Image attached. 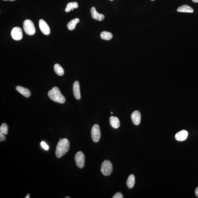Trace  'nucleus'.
<instances>
[{
    "mask_svg": "<svg viewBox=\"0 0 198 198\" xmlns=\"http://www.w3.org/2000/svg\"><path fill=\"white\" fill-rule=\"evenodd\" d=\"M3 1H15V0H3Z\"/></svg>",
    "mask_w": 198,
    "mask_h": 198,
    "instance_id": "nucleus-28",
    "label": "nucleus"
},
{
    "mask_svg": "<svg viewBox=\"0 0 198 198\" xmlns=\"http://www.w3.org/2000/svg\"><path fill=\"white\" fill-rule=\"evenodd\" d=\"M100 37L105 40L109 41L112 39L113 35L109 32L104 31L100 33Z\"/></svg>",
    "mask_w": 198,
    "mask_h": 198,
    "instance_id": "nucleus-18",
    "label": "nucleus"
},
{
    "mask_svg": "<svg viewBox=\"0 0 198 198\" xmlns=\"http://www.w3.org/2000/svg\"><path fill=\"white\" fill-rule=\"evenodd\" d=\"M188 136V132L187 131L183 130L176 134V140L179 141H183L186 140Z\"/></svg>",
    "mask_w": 198,
    "mask_h": 198,
    "instance_id": "nucleus-9",
    "label": "nucleus"
},
{
    "mask_svg": "<svg viewBox=\"0 0 198 198\" xmlns=\"http://www.w3.org/2000/svg\"><path fill=\"white\" fill-rule=\"evenodd\" d=\"M24 31L28 35H33L35 33V28L32 21L29 19L25 20L23 23Z\"/></svg>",
    "mask_w": 198,
    "mask_h": 198,
    "instance_id": "nucleus-3",
    "label": "nucleus"
},
{
    "mask_svg": "<svg viewBox=\"0 0 198 198\" xmlns=\"http://www.w3.org/2000/svg\"><path fill=\"white\" fill-rule=\"evenodd\" d=\"M78 7V4L77 2H70L67 5L65 9V12H69L71 10H73L74 9H76Z\"/></svg>",
    "mask_w": 198,
    "mask_h": 198,
    "instance_id": "nucleus-19",
    "label": "nucleus"
},
{
    "mask_svg": "<svg viewBox=\"0 0 198 198\" xmlns=\"http://www.w3.org/2000/svg\"><path fill=\"white\" fill-rule=\"evenodd\" d=\"M8 128L7 124L4 123L0 127V132L4 135H7L8 134Z\"/></svg>",
    "mask_w": 198,
    "mask_h": 198,
    "instance_id": "nucleus-21",
    "label": "nucleus"
},
{
    "mask_svg": "<svg viewBox=\"0 0 198 198\" xmlns=\"http://www.w3.org/2000/svg\"><path fill=\"white\" fill-rule=\"evenodd\" d=\"M91 135L92 140L95 143H97L99 141L100 137V132L99 126L95 124L92 127L91 131Z\"/></svg>",
    "mask_w": 198,
    "mask_h": 198,
    "instance_id": "nucleus-5",
    "label": "nucleus"
},
{
    "mask_svg": "<svg viewBox=\"0 0 198 198\" xmlns=\"http://www.w3.org/2000/svg\"><path fill=\"white\" fill-rule=\"evenodd\" d=\"M111 114H113V112H111Z\"/></svg>",
    "mask_w": 198,
    "mask_h": 198,
    "instance_id": "nucleus-31",
    "label": "nucleus"
},
{
    "mask_svg": "<svg viewBox=\"0 0 198 198\" xmlns=\"http://www.w3.org/2000/svg\"><path fill=\"white\" fill-rule=\"evenodd\" d=\"M54 71L58 76H63L64 74V70L63 68L58 64H55L54 66Z\"/></svg>",
    "mask_w": 198,
    "mask_h": 198,
    "instance_id": "nucleus-20",
    "label": "nucleus"
},
{
    "mask_svg": "<svg viewBox=\"0 0 198 198\" xmlns=\"http://www.w3.org/2000/svg\"><path fill=\"white\" fill-rule=\"evenodd\" d=\"M41 145L42 148L46 150H48L49 149V146H48L47 144L44 141H42L41 143Z\"/></svg>",
    "mask_w": 198,
    "mask_h": 198,
    "instance_id": "nucleus-22",
    "label": "nucleus"
},
{
    "mask_svg": "<svg viewBox=\"0 0 198 198\" xmlns=\"http://www.w3.org/2000/svg\"><path fill=\"white\" fill-rule=\"evenodd\" d=\"M11 34L13 39L15 41H20L23 38V32L20 27H14L11 31Z\"/></svg>",
    "mask_w": 198,
    "mask_h": 198,
    "instance_id": "nucleus-7",
    "label": "nucleus"
},
{
    "mask_svg": "<svg viewBox=\"0 0 198 198\" xmlns=\"http://www.w3.org/2000/svg\"><path fill=\"white\" fill-rule=\"evenodd\" d=\"M101 172L104 175L107 176L111 174L113 171V166L110 161L106 160L101 164Z\"/></svg>",
    "mask_w": 198,
    "mask_h": 198,
    "instance_id": "nucleus-4",
    "label": "nucleus"
},
{
    "mask_svg": "<svg viewBox=\"0 0 198 198\" xmlns=\"http://www.w3.org/2000/svg\"><path fill=\"white\" fill-rule=\"evenodd\" d=\"M177 12H179L189 13H192L194 12V10L188 5H183L179 7L177 10Z\"/></svg>",
    "mask_w": 198,
    "mask_h": 198,
    "instance_id": "nucleus-15",
    "label": "nucleus"
},
{
    "mask_svg": "<svg viewBox=\"0 0 198 198\" xmlns=\"http://www.w3.org/2000/svg\"><path fill=\"white\" fill-rule=\"evenodd\" d=\"M70 198V197H65V198Z\"/></svg>",
    "mask_w": 198,
    "mask_h": 198,
    "instance_id": "nucleus-29",
    "label": "nucleus"
},
{
    "mask_svg": "<svg viewBox=\"0 0 198 198\" xmlns=\"http://www.w3.org/2000/svg\"><path fill=\"white\" fill-rule=\"evenodd\" d=\"M193 2L198 3V0H192Z\"/></svg>",
    "mask_w": 198,
    "mask_h": 198,
    "instance_id": "nucleus-26",
    "label": "nucleus"
},
{
    "mask_svg": "<svg viewBox=\"0 0 198 198\" xmlns=\"http://www.w3.org/2000/svg\"><path fill=\"white\" fill-rule=\"evenodd\" d=\"M135 183V176L133 174H131L128 178L127 182H126L128 188L129 189H132L134 186Z\"/></svg>",
    "mask_w": 198,
    "mask_h": 198,
    "instance_id": "nucleus-16",
    "label": "nucleus"
},
{
    "mask_svg": "<svg viewBox=\"0 0 198 198\" xmlns=\"http://www.w3.org/2000/svg\"><path fill=\"white\" fill-rule=\"evenodd\" d=\"M69 148V142L66 138L60 140L57 144L55 151L57 157L60 158L68 152Z\"/></svg>",
    "mask_w": 198,
    "mask_h": 198,
    "instance_id": "nucleus-1",
    "label": "nucleus"
},
{
    "mask_svg": "<svg viewBox=\"0 0 198 198\" xmlns=\"http://www.w3.org/2000/svg\"><path fill=\"white\" fill-rule=\"evenodd\" d=\"M39 27L41 31L46 35H49L50 33V28L46 22L42 19L39 20Z\"/></svg>",
    "mask_w": 198,
    "mask_h": 198,
    "instance_id": "nucleus-8",
    "label": "nucleus"
},
{
    "mask_svg": "<svg viewBox=\"0 0 198 198\" xmlns=\"http://www.w3.org/2000/svg\"><path fill=\"white\" fill-rule=\"evenodd\" d=\"M30 198V194H29L27 195V196H26V197H25V198Z\"/></svg>",
    "mask_w": 198,
    "mask_h": 198,
    "instance_id": "nucleus-27",
    "label": "nucleus"
},
{
    "mask_svg": "<svg viewBox=\"0 0 198 198\" xmlns=\"http://www.w3.org/2000/svg\"><path fill=\"white\" fill-rule=\"evenodd\" d=\"M5 140V137L4 136V134L0 132V141L1 142L4 141Z\"/></svg>",
    "mask_w": 198,
    "mask_h": 198,
    "instance_id": "nucleus-24",
    "label": "nucleus"
},
{
    "mask_svg": "<svg viewBox=\"0 0 198 198\" xmlns=\"http://www.w3.org/2000/svg\"><path fill=\"white\" fill-rule=\"evenodd\" d=\"M151 1H155V0H151Z\"/></svg>",
    "mask_w": 198,
    "mask_h": 198,
    "instance_id": "nucleus-30",
    "label": "nucleus"
},
{
    "mask_svg": "<svg viewBox=\"0 0 198 198\" xmlns=\"http://www.w3.org/2000/svg\"><path fill=\"white\" fill-rule=\"evenodd\" d=\"M195 192L196 196H197V197H198V187L196 188Z\"/></svg>",
    "mask_w": 198,
    "mask_h": 198,
    "instance_id": "nucleus-25",
    "label": "nucleus"
},
{
    "mask_svg": "<svg viewBox=\"0 0 198 198\" xmlns=\"http://www.w3.org/2000/svg\"><path fill=\"white\" fill-rule=\"evenodd\" d=\"M110 1H113V0H110Z\"/></svg>",
    "mask_w": 198,
    "mask_h": 198,
    "instance_id": "nucleus-32",
    "label": "nucleus"
},
{
    "mask_svg": "<svg viewBox=\"0 0 198 198\" xmlns=\"http://www.w3.org/2000/svg\"><path fill=\"white\" fill-rule=\"evenodd\" d=\"M110 124L113 128L117 129L120 126V122L119 119L115 116H111L109 119Z\"/></svg>",
    "mask_w": 198,
    "mask_h": 198,
    "instance_id": "nucleus-14",
    "label": "nucleus"
},
{
    "mask_svg": "<svg viewBox=\"0 0 198 198\" xmlns=\"http://www.w3.org/2000/svg\"><path fill=\"white\" fill-rule=\"evenodd\" d=\"M123 195L120 192H117L113 196V198H123Z\"/></svg>",
    "mask_w": 198,
    "mask_h": 198,
    "instance_id": "nucleus-23",
    "label": "nucleus"
},
{
    "mask_svg": "<svg viewBox=\"0 0 198 198\" xmlns=\"http://www.w3.org/2000/svg\"><path fill=\"white\" fill-rule=\"evenodd\" d=\"M91 13L92 18L98 21H102L105 18L103 14L99 13L95 7H92L91 9Z\"/></svg>",
    "mask_w": 198,
    "mask_h": 198,
    "instance_id": "nucleus-11",
    "label": "nucleus"
},
{
    "mask_svg": "<svg viewBox=\"0 0 198 198\" xmlns=\"http://www.w3.org/2000/svg\"><path fill=\"white\" fill-rule=\"evenodd\" d=\"M73 95L76 100H79L81 98L79 82L78 81H75L73 84Z\"/></svg>",
    "mask_w": 198,
    "mask_h": 198,
    "instance_id": "nucleus-10",
    "label": "nucleus"
},
{
    "mask_svg": "<svg viewBox=\"0 0 198 198\" xmlns=\"http://www.w3.org/2000/svg\"><path fill=\"white\" fill-rule=\"evenodd\" d=\"M75 161L77 166L79 168H82L84 165L85 157L81 151H78L75 156Z\"/></svg>",
    "mask_w": 198,
    "mask_h": 198,
    "instance_id": "nucleus-6",
    "label": "nucleus"
},
{
    "mask_svg": "<svg viewBox=\"0 0 198 198\" xmlns=\"http://www.w3.org/2000/svg\"><path fill=\"white\" fill-rule=\"evenodd\" d=\"M48 95L51 100L60 103H64L65 101V99L62 95L58 87H54L52 90H50Z\"/></svg>",
    "mask_w": 198,
    "mask_h": 198,
    "instance_id": "nucleus-2",
    "label": "nucleus"
},
{
    "mask_svg": "<svg viewBox=\"0 0 198 198\" xmlns=\"http://www.w3.org/2000/svg\"><path fill=\"white\" fill-rule=\"evenodd\" d=\"M131 118L134 124L136 126L139 125L141 120V115L139 111H134L131 116Z\"/></svg>",
    "mask_w": 198,
    "mask_h": 198,
    "instance_id": "nucleus-12",
    "label": "nucleus"
},
{
    "mask_svg": "<svg viewBox=\"0 0 198 198\" xmlns=\"http://www.w3.org/2000/svg\"><path fill=\"white\" fill-rule=\"evenodd\" d=\"M79 19L76 18L73 19L71 21L69 22L67 24V25L68 30H70V31H72V30H74L77 24L79 23Z\"/></svg>",
    "mask_w": 198,
    "mask_h": 198,
    "instance_id": "nucleus-17",
    "label": "nucleus"
},
{
    "mask_svg": "<svg viewBox=\"0 0 198 198\" xmlns=\"http://www.w3.org/2000/svg\"><path fill=\"white\" fill-rule=\"evenodd\" d=\"M16 89L17 92L21 94L24 97L28 98L31 95V92L28 89L25 88L21 87L20 86H17L16 87Z\"/></svg>",
    "mask_w": 198,
    "mask_h": 198,
    "instance_id": "nucleus-13",
    "label": "nucleus"
}]
</instances>
